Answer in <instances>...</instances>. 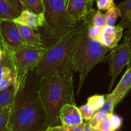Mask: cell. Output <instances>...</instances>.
<instances>
[{
	"label": "cell",
	"mask_w": 131,
	"mask_h": 131,
	"mask_svg": "<svg viewBox=\"0 0 131 131\" xmlns=\"http://www.w3.org/2000/svg\"><path fill=\"white\" fill-rule=\"evenodd\" d=\"M43 24L36 30L42 47L47 48L73 30L81 22L73 20L66 11L64 0H42Z\"/></svg>",
	"instance_id": "277c9868"
},
{
	"label": "cell",
	"mask_w": 131,
	"mask_h": 131,
	"mask_svg": "<svg viewBox=\"0 0 131 131\" xmlns=\"http://www.w3.org/2000/svg\"><path fill=\"white\" fill-rule=\"evenodd\" d=\"M0 35L5 53L10 55L25 45L20 37L17 24L13 21H0Z\"/></svg>",
	"instance_id": "ba28073f"
},
{
	"label": "cell",
	"mask_w": 131,
	"mask_h": 131,
	"mask_svg": "<svg viewBox=\"0 0 131 131\" xmlns=\"http://www.w3.org/2000/svg\"><path fill=\"white\" fill-rule=\"evenodd\" d=\"M94 129L97 130L99 131H113L108 118H106L102 121L100 122Z\"/></svg>",
	"instance_id": "f1b7e54d"
},
{
	"label": "cell",
	"mask_w": 131,
	"mask_h": 131,
	"mask_svg": "<svg viewBox=\"0 0 131 131\" xmlns=\"http://www.w3.org/2000/svg\"><path fill=\"white\" fill-rule=\"evenodd\" d=\"M102 29V28H100V27L98 26H87V36L91 40L99 42L100 36H101Z\"/></svg>",
	"instance_id": "603a6c76"
},
{
	"label": "cell",
	"mask_w": 131,
	"mask_h": 131,
	"mask_svg": "<svg viewBox=\"0 0 131 131\" xmlns=\"http://www.w3.org/2000/svg\"><path fill=\"white\" fill-rule=\"evenodd\" d=\"M0 49H1V50H3L4 51H5V48H4L2 40H1V35H0Z\"/></svg>",
	"instance_id": "d590c367"
},
{
	"label": "cell",
	"mask_w": 131,
	"mask_h": 131,
	"mask_svg": "<svg viewBox=\"0 0 131 131\" xmlns=\"http://www.w3.org/2000/svg\"><path fill=\"white\" fill-rule=\"evenodd\" d=\"M84 131H92V128L90 127L88 123H84Z\"/></svg>",
	"instance_id": "836d02e7"
},
{
	"label": "cell",
	"mask_w": 131,
	"mask_h": 131,
	"mask_svg": "<svg viewBox=\"0 0 131 131\" xmlns=\"http://www.w3.org/2000/svg\"><path fill=\"white\" fill-rule=\"evenodd\" d=\"M9 60H10V59H9V57L8 56V55H6V54H5V55L4 56V57L3 58V59H1V60H0V80H1L3 68L4 66H5V64H6L8 62Z\"/></svg>",
	"instance_id": "1f68e13d"
},
{
	"label": "cell",
	"mask_w": 131,
	"mask_h": 131,
	"mask_svg": "<svg viewBox=\"0 0 131 131\" xmlns=\"http://www.w3.org/2000/svg\"><path fill=\"white\" fill-rule=\"evenodd\" d=\"M88 1H89L90 3H92V4H93V1H95V0H88Z\"/></svg>",
	"instance_id": "8d00e7d4"
},
{
	"label": "cell",
	"mask_w": 131,
	"mask_h": 131,
	"mask_svg": "<svg viewBox=\"0 0 131 131\" xmlns=\"http://www.w3.org/2000/svg\"><path fill=\"white\" fill-rule=\"evenodd\" d=\"M121 21L118 25L124 29H130L131 24V0H124L116 6Z\"/></svg>",
	"instance_id": "2e32d148"
},
{
	"label": "cell",
	"mask_w": 131,
	"mask_h": 131,
	"mask_svg": "<svg viewBox=\"0 0 131 131\" xmlns=\"http://www.w3.org/2000/svg\"><path fill=\"white\" fill-rule=\"evenodd\" d=\"M124 33V28L118 25L103 27L101 31L100 41L102 45L110 49L115 48L121 40Z\"/></svg>",
	"instance_id": "8fae6325"
},
{
	"label": "cell",
	"mask_w": 131,
	"mask_h": 131,
	"mask_svg": "<svg viewBox=\"0 0 131 131\" xmlns=\"http://www.w3.org/2000/svg\"><path fill=\"white\" fill-rule=\"evenodd\" d=\"M105 100V95H95L88 98L86 104L91 107L95 112L104 104Z\"/></svg>",
	"instance_id": "44dd1931"
},
{
	"label": "cell",
	"mask_w": 131,
	"mask_h": 131,
	"mask_svg": "<svg viewBox=\"0 0 131 131\" xmlns=\"http://www.w3.org/2000/svg\"><path fill=\"white\" fill-rule=\"evenodd\" d=\"M7 1L10 2L19 13L25 9L22 0H7Z\"/></svg>",
	"instance_id": "f546056e"
},
{
	"label": "cell",
	"mask_w": 131,
	"mask_h": 131,
	"mask_svg": "<svg viewBox=\"0 0 131 131\" xmlns=\"http://www.w3.org/2000/svg\"><path fill=\"white\" fill-rule=\"evenodd\" d=\"M6 131H10V130H8V129L7 130H6Z\"/></svg>",
	"instance_id": "ab89813d"
},
{
	"label": "cell",
	"mask_w": 131,
	"mask_h": 131,
	"mask_svg": "<svg viewBox=\"0 0 131 131\" xmlns=\"http://www.w3.org/2000/svg\"><path fill=\"white\" fill-rule=\"evenodd\" d=\"M113 131H117L120 129L123 123V119L121 116L116 114H111L108 117Z\"/></svg>",
	"instance_id": "cb8c5ba5"
},
{
	"label": "cell",
	"mask_w": 131,
	"mask_h": 131,
	"mask_svg": "<svg viewBox=\"0 0 131 131\" xmlns=\"http://www.w3.org/2000/svg\"><path fill=\"white\" fill-rule=\"evenodd\" d=\"M86 29L81 37L74 56V66L75 72L79 73L77 95L80 93L86 79L91 71L103 60L111 49L102 45L98 41L89 39Z\"/></svg>",
	"instance_id": "5b68a950"
},
{
	"label": "cell",
	"mask_w": 131,
	"mask_h": 131,
	"mask_svg": "<svg viewBox=\"0 0 131 131\" xmlns=\"http://www.w3.org/2000/svg\"><path fill=\"white\" fill-rule=\"evenodd\" d=\"M87 26L81 21L78 26L52 46L46 48L35 68L40 77L69 74L75 71L74 56L81 37Z\"/></svg>",
	"instance_id": "7a4b0ae2"
},
{
	"label": "cell",
	"mask_w": 131,
	"mask_h": 131,
	"mask_svg": "<svg viewBox=\"0 0 131 131\" xmlns=\"http://www.w3.org/2000/svg\"><path fill=\"white\" fill-rule=\"evenodd\" d=\"M108 56L111 81L108 91H111L118 77L126 66L130 64L131 59L130 28L125 33L124 42L112 49Z\"/></svg>",
	"instance_id": "52a82bcc"
},
{
	"label": "cell",
	"mask_w": 131,
	"mask_h": 131,
	"mask_svg": "<svg viewBox=\"0 0 131 131\" xmlns=\"http://www.w3.org/2000/svg\"><path fill=\"white\" fill-rule=\"evenodd\" d=\"M92 131H99V130H97L94 129V128H92Z\"/></svg>",
	"instance_id": "f35d334b"
},
{
	"label": "cell",
	"mask_w": 131,
	"mask_h": 131,
	"mask_svg": "<svg viewBox=\"0 0 131 131\" xmlns=\"http://www.w3.org/2000/svg\"><path fill=\"white\" fill-rule=\"evenodd\" d=\"M78 109L83 120L87 121H88L92 118L95 113L93 109L88 104L82 105L80 107H78Z\"/></svg>",
	"instance_id": "d4e9b609"
},
{
	"label": "cell",
	"mask_w": 131,
	"mask_h": 131,
	"mask_svg": "<svg viewBox=\"0 0 131 131\" xmlns=\"http://www.w3.org/2000/svg\"><path fill=\"white\" fill-rule=\"evenodd\" d=\"M131 87V68L130 65L127 66L126 71L122 76L120 82L112 92L105 95V98L111 100L114 104L117 105L123 100Z\"/></svg>",
	"instance_id": "9c48e42d"
},
{
	"label": "cell",
	"mask_w": 131,
	"mask_h": 131,
	"mask_svg": "<svg viewBox=\"0 0 131 131\" xmlns=\"http://www.w3.org/2000/svg\"><path fill=\"white\" fill-rule=\"evenodd\" d=\"M17 26L24 44L32 46H42L40 39L35 30L20 24H17Z\"/></svg>",
	"instance_id": "9a60e30c"
},
{
	"label": "cell",
	"mask_w": 131,
	"mask_h": 131,
	"mask_svg": "<svg viewBox=\"0 0 131 131\" xmlns=\"http://www.w3.org/2000/svg\"><path fill=\"white\" fill-rule=\"evenodd\" d=\"M19 14V12L7 0H0V21H13Z\"/></svg>",
	"instance_id": "e0dca14e"
},
{
	"label": "cell",
	"mask_w": 131,
	"mask_h": 131,
	"mask_svg": "<svg viewBox=\"0 0 131 131\" xmlns=\"http://www.w3.org/2000/svg\"><path fill=\"white\" fill-rule=\"evenodd\" d=\"M10 107H5L0 113V131H6L8 130L7 123L9 117V110Z\"/></svg>",
	"instance_id": "484cf974"
},
{
	"label": "cell",
	"mask_w": 131,
	"mask_h": 131,
	"mask_svg": "<svg viewBox=\"0 0 131 131\" xmlns=\"http://www.w3.org/2000/svg\"><path fill=\"white\" fill-rule=\"evenodd\" d=\"M40 77L35 69L17 80L15 98L9 110L10 131H44L49 127L39 94Z\"/></svg>",
	"instance_id": "6da1fadb"
},
{
	"label": "cell",
	"mask_w": 131,
	"mask_h": 131,
	"mask_svg": "<svg viewBox=\"0 0 131 131\" xmlns=\"http://www.w3.org/2000/svg\"><path fill=\"white\" fill-rule=\"evenodd\" d=\"M43 21V14H36L28 9H24L13 21L17 24L24 26L36 31L42 26Z\"/></svg>",
	"instance_id": "4fadbf2b"
},
{
	"label": "cell",
	"mask_w": 131,
	"mask_h": 131,
	"mask_svg": "<svg viewBox=\"0 0 131 131\" xmlns=\"http://www.w3.org/2000/svg\"><path fill=\"white\" fill-rule=\"evenodd\" d=\"M4 109V108H0V113L3 111V110Z\"/></svg>",
	"instance_id": "74e56055"
},
{
	"label": "cell",
	"mask_w": 131,
	"mask_h": 131,
	"mask_svg": "<svg viewBox=\"0 0 131 131\" xmlns=\"http://www.w3.org/2000/svg\"><path fill=\"white\" fill-rule=\"evenodd\" d=\"M17 84L12 85L0 91V108L10 107L12 105L16 93Z\"/></svg>",
	"instance_id": "ac0fdd59"
},
{
	"label": "cell",
	"mask_w": 131,
	"mask_h": 131,
	"mask_svg": "<svg viewBox=\"0 0 131 131\" xmlns=\"http://www.w3.org/2000/svg\"><path fill=\"white\" fill-rule=\"evenodd\" d=\"M66 131H84V122L78 125L72 126V127H65Z\"/></svg>",
	"instance_id": "4dcf8cb0"
},
{
	"label": "cell",
	"mask_w": 131,
	"mask_h": 131,
	"mask_svg": "<svg viewBox=\"0 0 131 131\" xmlns=\"http://www.w3.org/2000/svg\"><path fill=\"white\" fill-rule=\"evenodd\" d=\"M68 15L75 22L83 21L92 4L88 0H64Z\"/></svg>",
	"instance_id": "30bf717a"
},
{
	"label": "cell",
	"mask_w": 131,
	"mask_h": 131,
	"mask_svg": "<svg viewBox=\"0 0 131 131\" xmlns=\"http://www.w3.org/2000/svg\"><path fill=\"white\" fill-rule=\"evenodd\" d=\"M97 6L99 10H107L115 6L114 0H95Z\"/></svg>",
	"instance_id": "83f0119b"
},
{
	"label": "cell",
	"mask_w": 131,
	"mask_h": 131,
	"mask_svg": "<svg viewBox=\"0 0 131 131\" xmlns=\"http://www.w3.org/2000/svg\"><path fill=\"white\" fill-rule=\"evenodd\" d=\"M104 15L106 25L115 26L118 18L120 17V13L118 8L116 7V5H115L107 10Z\"/></svg>",
	"instance_id": "ffe728a7"
},
{
	"label": "cell",
	"mask_w": 131,
	"mask_h": 131,
	"mask_svg": "<svg viewBox=\"0 0 131 131\" xmlns=\"http://www.w3.org/2000/svg\"><path fill=\"white\" fill-rule=\"evenodd\" d=\"M44 131H66L64 127L62 125L53 126V127H48Z\"/></svg>",
	"instance_id": "d6a6232c"
},
{
	"label": "cell",
	"mask_w": 131,
	"mask_h": 131,
	"mask_svg": "<svg viewBox=\"0 0 131 131\" xmlns=\"http://www.w3.org/2000/svg\"><path fill=\"white\" fill-rule=\"evenodd\" d=\"M39 94L49 127L61 125L60 111L65 104H75L73 74L40 77Z\"/></svg>",
	"instance_id": "3957f363"
},
{
	"label": "cell",
	"mask_w": 131,
	"mask_h": 131,
	"mask_svg": "<svg viewBox=\"0 0 131 131\" xmlns=\"http://www.w3.org/2000/svg\"><path fill=\"white\" fill-rule=\"evenodd\" d=\"M45 50L46 48L42 46L24 45L15 52L8 55L11 66L17 72V80L29 71L35 69Z\"/></svg>",
	"instance_id": "8992f818"
},
{
	"label": "cell",
	"mask_w": 131,
	"mask_h": 131,
	"mask_svg": "<svg viewBox=\"0 0 131 131\" xmlns=\"http://www.w3.org/2000/svg\"><path fill=\"white\" fill-rule=\"evenodd\" d=\"M60 121L63 127H72L83 123V119L75 104H65L60 111Z\"/></svg>",
	"instance_id": "7c38bea8"
},
{
	"label": "cell",
	"mask_w": 131,
	"mask_h": 131,
	"mask_svg": "<svg viewBox=\"0 0 131 131\" xmlns=\"http://www.w3.org/2000/svg\"><path fill=\"white\" fill-rule=\"evenodd\" d=\"M25 9L36 14H43V6L42 0H22Z\"/></svg>",
	"instance_id": "d6986e66"
},
{
	"label": "cell",
	"mask_w": 131,
	"mask_h": 131,
	"mask_svg": "<svg viewBox=\"0 0 131 131\" xmlns=\"http://www.w3.org/2000/svg\"><path fill=\"white\" fill-rule=\"evenodd\" d=\"M115 107V105L113 101H111L110 100L106 99L104 104L99 109H97L95 112H100V113H106V114H113Z\"/></svg>",
	"instance_id": "4316f807"
},
{
	"label": "cell",
	"mask_w": 131,
	"mask_h": 131,
	"mask_svg": "<svg viewBox=\"0 0 131 131\" xmlns=\"http://www.w3.org/2000/svg\"><path fill=\"white\" fill-rule=\"evenodd\" d=\"M111 114H106L100 112H95L92 118L88 121V125L92 128H95L99 123L106 118H108Z\"/></svg>",
	"instance_id": "7402d4cb"
},
{
	"label": "cell",
	"mask_w": 131,
	"mask_h": 131,
	"mask_svg": "<svg viewBox=\"0 0 131 131\" xmlns=\"http://www.w3.org/2000/svg\"><path fill=\"white\" fill-rule=\"evenodd\" d=\"M5 52L3 51V50H1V49H0V60H1V59H3V58L4 57V56L5 55Z\"/></svg>",
	"instance_id": "e575fe53"
},
{
	"label": "cell",
	"mask_w": 131,
	"mask_h": 131,
	"mask_svg": "<svg viewBox=\"0 0 131 131\" xmlns=\"http://www.w3.org/2000/svg\"><path fill=\"white\" fill-rule=\"evenodd\" d=\"M17 83V74L11 66L10 61L4 66L0 80V91L7 88L12 85Z\"/></svg>",
	"instance_id": "5bb4252c"
}]
</instances>
